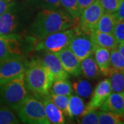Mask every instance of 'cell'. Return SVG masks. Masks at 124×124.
<instances>
[{"mask_svg": "<svg viewBox=\"0 0 124 124\" xmlns=\"http://www.w3.org/2000/svg\"><path fill=\"white\" fill-rule=\"evenodd\" d=\"M73 23L74 19L67 12L57 9H44L36 15L30 28V33L41 39L54 32L69 29L73 26Z\"/></svg>", "mask_w": 124, "mask_h": 124, "instance_id": "obj_1", "label": "cell"}, {"mask_svg": "<svg viewBox=\"0 0 124 124\" xmlns=\"http://www.w3.org/2000/svg\"><path fill=\"white\" fill-rule=\"evenodd\" d=\"M24 78L27 88L38 97L49 94L54 81L42 61L36 59L27 63Z\"/></svg>", "mask_w": 124, "mask_h": 124, "instance_id": "obj_2", "label": "cell"}, {"mask_svg": "<svg viewBox=\"0 0 124 124\" xmlns=\"http://www.w3.org/2000/svg\"><path fill=\"white\" fill-rule=\"evenodd\" d=\"M18 116L24 124H50L45 114L43 102L34 96H28L16 109Z\"/></svg>", "mask_w": 124, "mask_h": 124, "instance_id": "obj_3", "label": "cell"}, {"mask_svg": "<svg viewBox=\"0 0 124 124\" xmlns=\"http://www.w3.org/2000/svg\"><path fill=\"white\" fill-rule=\"evenodd\" d=\"M24 72L8 83L0 86V100L16 110L19 105L26 98L27 90Z\"/></svg>", "mask_w": 124, "mask_h": 124, "instance_id": "obj_4", "label": "cell"}, {"mask_svg": "<svg viewBox=\"0 0 124 124\" xmlns=\"http://www.w3.org/2000/svg\"><path fill=\"white\" fill-rule=\"evenodd\" d=\"M104 13L99 0L84 9L77 20L74 19V31L76 33H83L90 36V33L97 29L98 22Z\"/></svg>", "mask_w": 124, "mask_h": 124, "instance_id": "obj_5", "label": "cell"}, {"mask_svg": "<svg viewBox=\"0 0 124 124\" xmlns=\"http://www.w3.org/2000/svg\"><path fill=\"white\" fill-rule=\"evenodd\" d=\"M75 35V31L72 29L52 33L41 39V41L36 46L35 50L54 53H57L68 47L71 40Z\"/></svg>", "mask_w": 124, "mask_h": 124, "instance_id": "obj_6", "label": "cell"}, {"mask_svg": "<svg viewBox=\"0 0 124 124\" xmlns=\"http://www.w3.org/2000/svg\"><path fill=\"white\" fill-rule=\"evenodd\" d=\"M28 62L18 56L0 62V86L24 72Z\"/></svg>", "mask_w": 124, "mask_h": 124, "instance_id": "obj_7", "label": "cell"}, {"mask_svg": "<svg viewBox=\"0 0 124 124\" xmlns=\"http://www.w3.org/2000/svg\"><path fill=\"white\" fill-rule=\"evenodd\" d=\"M68 48L81 62L94 54L95 45L89 35L83 33H76L71 40Z\"/></svg>", "mask_w": 124, "mask_h": 124, "instance_id": "obj_8", "label": "cell"}, {"mask_svg": "<svg viewBox=\"0 0 124 124\" xmlns=\"http://www.w3.org/2000/svg\"><path fill=\"white\" fill-rule=\"evenodd\" d=\"M22 51L18 35H0V62L9 58L22 56Z\"/></svg>", "mask_w": 124, "mask_h": 124, "instance_id": "obj_9", "label": "cell"}, {"mask_svg": "<svg viewBox=\"0 0 124 124\" xmlns=\"http://www.w3.org/2000/svg\"><path fill=\"white\" fill-rule=\"evenodd\" d=\"M111 93L112 89L110 79H106L100 81L97 85L96 88L94 89L88 104L87 105V106L85 107L84 112L82 115L89 111L97 110L100 108V107L106 101Z\"/></svg>", "mask_w": 124, "mask_h": 124, "instance_id": "obj_10", "label": "cell"}, {"mask_svg": "<svg viewBox=\"0 0 124 124\" xmlns=\"http://www.w3.org/2000/svg\"><path fill=\"white\" fill-rule=\"evenodd\" d=\"M55 54L59 59L62 66L68 73L75 76L81 74V61L68 47L55 53Z\"/></svg>", "mask_w": 124, "mask_h": 124, "instance_id": "obj_11", "label": "cell"}, {"mask_svg": "<svg viewBox=\"0 0 124 124\" xmlns=\"http://www.w3.org/2000/svg\"><path fill=\"white\" fill-rule=\"evenodd\" d=\"M41 61L52 74L54 80L67 79L69 77V73L64 70L59 59L55 53L48 52Z\"/></svg>", "mask_w": 124, "mask_h": 124, "instance_id": "obj_12", "label": "cell"}, {"mask_svg": "<svg viewBox=\"0 0 124 124\" xmlns=\"http://www.w3.org/2000/svg\"><path fill=\"white\" fill-rule=\"evenodd\" d=\"M43 104L46 116L50 124H65V115L50 98L49 94L43 97Z\"/></svg>", "mask_w": 124, "mask_h": 124, "instance_id": "obj_13", "label": "cell"}, {"mask_svg": "<svg viewBox=\"0 0 124 124\" xmlns=\"http://www.w3.org/2000/svg\"><path fill=\"white\" fill-rule=\"evenodd\" d=\"M17 27V17L12 7L0 15V35L14 34Z\"/></svg>", "mask_w": 124, "mask_h": 124, "instance_id": "obj_14", "label": "cell"}, {"mask_svg": "<svg viewBox=\"0 0 124 124\" xmlns=\"http://www.w3.org/2000/svg\"><path fill=\"white\" fill-rule=\"evenodd\" d=\"M90 37L95 46L103 47L108 49L110 51L118 48L119 44L112 34L101 32L96 29L90 33Z\"/></svg>", "mask_w": 124, "mask_h": 124, "instance_id": "obj_15", "label": "cell"}, {"mask_svg": "<svg viewBox=\"0 0 124 124\" xmlns=\"http://www.w3.org/2000/svg\"><path fill=\"white\" fill-rule=\"evenodd\" d=\"M100 109L103 111L124 114V92L111 93Z\"/></svg>", "mask_w": 124, "mask_h": 124, "instance_id": "obj_16", "label": "cell"}, {"mask_svg": "<svg viewBox=\"0 0 124 124\" xmlns=\"http://www.w3.org/2000/svg\"><path fill=\"white\" fill-rule=\"evenodd\" d=\"M94 58L98 67L103 75L108 76L110 70V51L108 49L95 46Z\"/></svg>", "mask_w": 124, "mask_h": 124, "instance_id": "obj_17", "label": "cell"}, {"mask_svg": "<svg viewBox=\"0 0 124 124\" xmlns=\"http://www.w3.org/2000/svg\"><path fill=\"white\" fill-rule=\"evenodd\" d=\"M117 18L115 13H103L100 17L97 26V30L113 35Z\"/></svg>", "mask_w": 124, "mask_h": 124, "instance_id": "obj_18", "label": "cell"}, {"mask_svg": "<svg viewBox=\"0 0 124 124\" xmlns=\"http://www.w3.org/2000/svg\"><path fill=\"white\" fill-rule=\"evenodd\" d=\"M81 73L89 79H96L101 73L95 59L92 56L81 62Z\"/></svg>", "mask_w": 124, "mask_h": 124, "instance_id": "obj_19", "label": "cell"}, {"mask_svg": "<svg viewBox=\"0 0 124 124\" xmlns=\"http://www.w3.org/2000/svg\"><path fill=\"white\" fill-rule=\"evenodd\" d=\"M85 110L84 103L82 99L78 96L70 95L69 98L68 116L72 119L77 116H81Z\"/></svg>", "mask_w": 124, "mask_h": 124, "instance_id": "obj_20", "label": "cell"}, {"mask_svg": "<svg viewBox=\"0 0 124 124\" xmlns=\"http://www.w3.org/2000/svg\"><path fill=\"white\" fill-rule=\"evenodd\" d=\"M108 77H110L112 91L114 93H124V72L116 70L111 67Z\"/></svg>", "mask_w": 124, "mask_h": 124, "instance_id": "obj_21", "label": "cell"}, {"mask_svg": "<svg viewBox=\"0 0 124 124\" xmlns=\"http://www.w3.org/2000/svg\"><path fill=\"white\" fill-rule=\"evenodd\" d=\"M98 124H124V114H118L108 111H99Z\"/></svg>", "mask_w": 124, "mask_h": 124, "instance_id": "obj_22", "label": "cell"}, {"mask_svg": "<svg viewBox=\"0 0 124 124\" xmlns=\"http://www.w3.org/2000/svg\"><path fill=\"white\" fill-rule=\"evenodd\" d=\"M51 93L59 95L70 96L72 93V86L67 79L54 80L50 89Z\"/></svg>", "mask_w": 124, "mask_h": 124, "instance_id": "obj_23", "label": "cell"}, {"mask_svg": "<svg viewBox=\"0 0 124 124\" xmlns=\"http://www.w3.org/2000/svg\"><path fill=\"white\" fill-rule=\"evenodd\" d=\"M72 88L79 97L88 98L92 94V86L88 81L80 79L73 83Z\"/></svg>", "mask_w": 124, "mask_h": 124, "instance_id": "obj_24", "label": "cell"}, {"mask_svg": "<svg viewBox=\"0 0 124 124\" xmlns=\"http://www.w3.org/2000/svg\"><path fill=\"white\" fill-rule=\"evenodd\" d=\"M60 3L66 10V12L69 14L73 19L79 17L81 13L78 7L77 0H60Z\"/></svg>", "mask_w": 124, "mask_h": 124, "instance_id": "obj_25", "label": "cell"}, {"mask_svg": "<svg viewBox=\"0 0 124 124\" xmlns=\"http://www.w3.org/2000/svg\"><path fill=\"white\" fill-rule=\"evenodd\" d=\"M50 98L52 101L63 112L65 116H68V103L70 96L66 95H59L51 93L49 94Z\"/></svg>", "mask_w": 124, "mask_h": 124, "instance_id": "obj_26", "label": "cell"}, {"mask_svg": "<svg viewBox=\"0 0 124 124\" xmlns=\"http://www.w3.org/2000/svg\"><path fill=\"white\" fill-rule=\"evenodd\" d=\"M110 66L116 70L124 72V59L118 48L110 51Z\"/></svg>", "mask_w": 124, "mask_h": 124, "instance_id": "obj_27", "label": "cell"}, {"mask_svg": "<svg viewBox=\"0 0 124 124\" xmlns=\"http://www.w3.org/2000/svg\"><path fill=\"white\" fill-rule=\"evenodd\" d=\"M19 121L12 111L6 107H0V124H16Z\"/></svg>", "mask_w": 124, "mask_h": 124, "instance_id": "obj_28", "label": "cell"}, {"mask_svg": "<svg viewBox=\"0 0 124 124\" xmlns=\"http://www.w3.org/2000/svg\"><path fill=\"white\" fill-rule=\"evenodd\" d=\"M99 111L97 110H90L81 115V119L79 120V123L82 124H98Z\"/></svg>", "mask_w": 124, "mask_h": 124, "instance_id": "obj_29", "label": "cell"}, {"mask_svg": "<svg viewBox=\"0 0 124 124\" xmlns=\"http://www.w3.org/2000/svg\"><path fill=\"white\" fill-rule=\"evenodd\" d=\"M104 10V13H113L117 10L122 0H99Z\"/></svg>", "mask_w": 124, "mask_h": 124, "instance_id": "obj_30", "label": "cell"}, {"mask_svg": "<svg viewBox=\"0 0 124 124\" xmlns=\"http://www.w3.org/2000/svg\"><path fill=\"white\" fill-rule=\"evenodd\" d=\"M113 35L118 44L124 43V20L117 19L114 28Z\"/></svg>", "mask_w": 124, "mask_h": 124, "instance_id": "obj_31", "label": "cell"}, {"mask_svg": "<svg viewBox=\"0 0 124 124\" xmlns=\"http://www.w3.org/2000/svg\"><path fill=\"white\" fill-rule=\"evenodd\" d=\"M39 5L44 9L56 10L58 9L60 6V0H39Z\"/></svg>", "mask_w": 124, "mask_h": 124, "instance_id": "obj_32", "label": "cell"}, {"mask_svg": "<svg viewBox=\"0 0 124 124\" xmlns=\"http://www.w3.org/2000/svg\"><path fill=\"white\" fill-rule=\"evenodd\" d=\"M13 0H0V15L13 7Z\"/></svg>", "mask_w": 124, "mask_h": 124, "instance_id": "obj_33", "label": "cell"}, {"mask_svg": "<svg viewBox=\"0 0 124 124\" xmlns=\"http://www.w3.org/2000/svg\"><path fill=\"white\" fill-rule=\"evenodd\" d=\"M97 0H77V4H78V7L79 9L80 13H81V12L84 9L88 7L89 6L93 4Z\"/></svg>", "mask_w": 124, "mask_h": 124, "instance_id": "obj_34", "label": "cell"}, {"mask_svg": "<svg viewBox=\"0 0 124 124\" xmlns=\"http://www.w3.org/2000/svg\"><path fill=\"white\" fill-rule=\"evenodd\" d=\"M117 19L124 20V0H122L115 12Z\"/></svg>", "mask_w": 124, "mask_h": 124, "instance_id": "obj_35", "label": "cell"}, {"mask_svg": "<svg viewBox=\"0 0 124 124\" xmlns=\"http://www.w3.org/2000/svg\"><path fill=\"white\" fill-rule=\"evenodd\" d=\"M118 50L124 59V43H121L118 45Z\"/></svg>", "mask_w": 124, "mask_h": 124, "instance_id": "obj_36", "label": "cell"}]
</instances>
